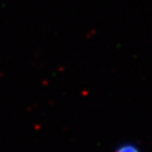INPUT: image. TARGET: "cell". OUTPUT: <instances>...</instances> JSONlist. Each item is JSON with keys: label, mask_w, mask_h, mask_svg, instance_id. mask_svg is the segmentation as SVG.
<instances>
[{"label": "cell", "mask_w": 152, "mask_h": 152, "mask_svg": "<svg viewBox=\"0 0 152 152\" xmlns=\"http://www.w3.org/2000/svg\"><path fill=\"white\" fill-rule=\"evenodd\" d=\"M114 152H141V149L133 143H123L116 148Z\"/></svg>", "instance_id": "obj_1"}]
</instances>
